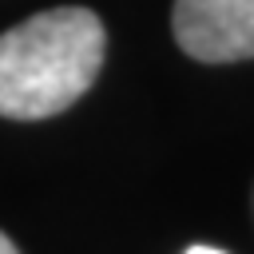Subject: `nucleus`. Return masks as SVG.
Segmentation results:
<instances>
[{"mask_svg": "<svg viewBox=\"0 0 254 254\" xmlns=\"http://www.w3.org/2000/svg\"><path fill=\"white\" fill-rule=\"evenodd\" d=\"M107 52L91 8H52L0 36V115L48 119L67 111L99 75Z\"/></svg>", "mask_w": 254, "mask_h": 254, "instance_id": "obj_1", "label": "nucleus"}, {"mask_svg": "<svg viewBox=\"0 0 254 254\" xmlns=\"http://www.w3.org/2000/svg\"><path fill=\"white\" fill-rule=\"evenodd\" d=\"M187 254H222V250H214V246H190Z\"/></svg>", "mask_w": 254, "mask_h": 254, "instance_id": "obj_4", "label": "nucleus"}, {"mask_svg": "<svg viewBox=\"0 0 254 254\" xmlns=\"http://www.w3.org/2000/svg\"><path fill=\"white\" fill-rule=\"evenodd\" d=\"M171 28L190 60L234 64L254 56V0H175Z\"/></svg>", "mask_w": 254, "mask_h": 254, "instance_id": "obj_2", "label": "nucleus"}, {"mask_svg": "<svg viewBox=\"0 0 254 254\" xmlns=\"http://www.w3.org/2000/svg\"><path fill=\"white\" fill-rule=\"evenodd\" d=\"M0 254H20V250H16V246H12V238H8V234H4V230H0Z\"/></svg>", "mask_w": 254, "mask_h": 254, "instance_id": "obj_3", "label": "nucleus"}]
</instances>
